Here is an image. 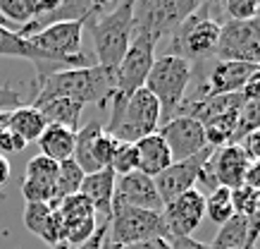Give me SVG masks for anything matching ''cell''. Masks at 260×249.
Listing matches in <instances>:
<instances>
[{
    "label": "cell",
    "instance_id": "cell-18",
    "mask_svg": "<svg viewBox=\"0 0 260 249\" xmlns=\"http://www.w3.org/2000/svg\"><path fill=\"white\" fill-rule=\"evenodd\" d=\"M115 182L117 175L110 168H103L98 173L84 177L79 194H84L91 206L95 209V216H103V223H108L112 216V199H115Z\"/></svg>",
    "mask_w": 260,
    "mask_h": 249
},
{
    "label": "cell",
    "instance_id": "cell-41",
    "mask_svg": "<svg viewBox=\"0 0 260 249\" xmlns=\"http://www.w3.org/2000/svg\"><path fill=\"white\" fill-rule=\"evenodd\" d=\"M246 187H251V189L260 192V161L248 165V173H246Z\"/></svg>",
    "mask_w": 260,
    "mask_h": 249
},
{
    "label": "cell",
    "instance_id": "cell-45",
    "mask_svg": "<svg viewBox=\"0 0 260 249\" xmlns=\"http://www.w3.org/2000/svg\"><path fill=\"white\" fill-rule=\"evenodd\" d=\"M253 249H258V247H253Z\"/></svg>",
    "mask_w": 260,
    "mask_h": 249
},
{
    "label": "cell",
    "instance_id": "cell-22",
    "mask_svg": "<svg viewBox=\"0 0 260 249\" xmlns=\"http://www.w3.org/2000/svg\"><path fill=\"white\" fill-rule=\"evenodd\" d=\"M101 134H103V122L98 120V118H93L91 122H86L81 129L74 132V153H72V161L84 170V175L95 173L91 151H93V142L101 137Z\"/></svg>",
    "mask_w": 260,
    "mask_h": 249
},
{
    "label": "cell",
    "instance_id": "cell-37",
    "mask_svg": "<svg viewBox=\"0 0 260 249\" xmlns=\"http://www.w3.org/2000/svg\"><path fill=\"white\" fill-rule=\"evenodd\" d=\"M105 237H108V223H98V230L91 235V240H86L79 247H70V249H103L105 247Z\"/></svg>",
    "mask_w": 260,
    "mask_h": 249
},
{
    "label": "cell",
    "instance_id": "cell-33",
    "mask_svg": "<svg viewBox=\"0 0 260 249\" xmlns=\"http://www.w3.org/2000/svg\"><path fill=\"white\" fill-rule=\"evenodd\" d=\"M258 199H260V192H255V189H251V187H239V189H234L232 192V201H234V213H239V216L244 218H251V213L255 211V206H258Z\"/></svg>",
    "mask_w": 260,
    "mask_h": 249
},
{
    "label": "cell",
    "instance_id": "cell-43",
    "mask_svg": "<svg viewBox=\"0 0 260 249\" xmlns=\"http://www.w3.org/2000/svg\"><path fill=\"white\" fill-rule=\"evenodd\" d=\"M5 122H8V113H0V132L5 129Z\"/></svg>",
    "mask_w": 260,
    "mask_h": 249
},
{
    "label": "cell",
    "instance_id": "cell-5",
    "mask_svg": "<svg viewBox=\"0 0 260 249\" xmlns=\"http://www.w3.org/2000/svg\"><path fill=\"white\" fill-rule=\"evenodd\" d=\"M155 237L170 240L162 213L129 209V206H112V216L108 220L105 249H122L129 244H136V242L155 240Z\"/></svg>",
    "mask_w": 260,
    "mask_h": 249
},
{
    "label": "cell",
    "instance_id": "cell-25",
    "mask_svg": "<svg viewBox=\"0 0 260 249\" xmlns=\"http://www.w3.org/2000/svg\"><path fill=\"white\" fill-rule=\"evenodd\" d=\"M84 177H86L84 175V170H81L74 161L60 163V170H57V182H55V206L62 199L72 197V194H79Z\"/></svg>",
    "mask_w": 260,
    "mask_h": 249
},
{
    "label": "cell",
    "instance_id": "cell-29",
    "mask_svg": "<svg viewBox=\"0 0 260 249\" xmlns=\"http://www.w3.org/2000/svg\"><path fill=\"white\" fill-rule=\"evenodd\" d=\"M57 170H60V163L50 161L46 156H34L31 161L26 163V170H24V180H34V182H46V185H55L57 182Z\"/></svg>",
    "mask_w": 260,
    "mask_h": 249
},
{
    "label": "cell",
    "instance_id": "cell-19",
    "mask_svg": "<svg viewBox=\"0 0 260 249\" xmlns=\"http://www.w3.org/2000/svg\"><path fill=\"white\" fill-rule=\"evenodd\" d=\"M134 149H136V170L143 173V175L158 177L162 170L172 165V153H170L165 139L160 137L158 132L139 139Z\"/></svg>",
    "mask_w": 260,
    "mask_h": 249
},
{
    "label": "cell",
    "instance_id": "cell-2",
    "mask_svg": "<svg viewBox=\"0 0 260 249\" xmlns=\"http://www.w3.org/2000/svg\"><path fill=\"white\" fill-rule=\"evenodd\" d=\"M132 12L134 3H98L95 12L84 22L93 39L95 65L112 72L117 70L132 43Z\"/></svg>",
    "mask_w": 260,
    "mask_h": 249
},
{
    "label": "cell",
    "instance_id": "cell-30",
    "mask_svg": "<svg viewBox=\"0 0 260 249\" xmlns=\"http://www.w3.org/2000/svg\"><path fill=\"white\" fill-rule=\"evenodd\" d=\"M110 170L115 175H129L136 170V149L134 144H124V142H117L115 146V153H112L110 161Z\"/></svg>",
    "mask_w": 260,
    "mask_h": 249
},
{
    "label": "cell",
    "instance_id": "cell-23",
    "mask_svg": "<svg viewBox=\"0 0 260 249\" xmlns=\"http://www.w3.org/2000/svg\"><path fill=\"white\" fill-rule=\"evenodd\" d=\"M39 110L43 115L46 125H60V127L77 132L84 105L79 101H72V98H55V101H48V103L39 105Z\"/></svg>",
    "mask_w": 260,
    "mask_h": 249
},
{
    "label": "cell",
    "instance_id": "cell-11",
    "mask_svg": "<svg viewBox=\"0 0 260 249\" xmlns=\"http://www.w3.org/2000/svg\"><path fill=\"white\" fill-rule=\"evenodd\" d=\"M158 134L165 139L167 149L172 153V163L189 161L208 146L203 125L186 115H177L172 120H167L165 125H160Z\"/></svg>",
    "mask_w": 260,
    "mask_h": 249
},
{
    "label": "cell",
    "instance_id": "cell-28",
    "mask_svg": "<svg viewBox=\"0 0 260 249\" xmlns=\"http://www.w3.org/2000/svg\"><path fill=\"white\" fill-rule=\"evenodd\" d=\"M0 15L15 26V32L36 17V0H0Z\"/></svg>",
    "mask_w": 260,
    "mask_h": 249
},
{
    "label": "cell",
    "instance_id": "cell-10",
    "mask_svg": "<svg viewBox=\"0 0 260 249\" xmlns=\"http://www.w3.org/2000/svg\"><path fill=\"white\" fill-rule=\"evenodd\" d=\"M213 146H205L201 153H196L189 161H179L172 163L167 170H162L158 177H153L155 182V189H158L160 199H162V206H167L170 201H174L177 197H181L184 192H189L198 185V175L203 170L205 161L213 156Z\"/></svg>",
    "mask_w": 260,
    "mask_h": 249
},
{
    "label": "cell",
    "instance_id": "cell-7",
    "mask_svg": "<svg viewBox=\"0 0 260 249\" xmlns=\"http://www.w3.org/2000/svg\"><path fill=\"white\" fill-rule=\"evenodd\" d=\"M220 41V22L213 19V5L201 3V8L179 26L174 34L170 56H179L184 60H205L215 56Z\"/></svg>",
    "mask_w": 260,
    "mask_h": 249
},
{
    "label": "cell",
    "instance_id": "cell-3",
    "mask_svg": "<svg viewBox=\"0 0 260 249\" xmlns=\"http://www.w3.org/2000/svg\"><path fill=\"white\" fill-rule=\"evenodd\" d=\"M198 8V0H139L132 12V36H143L158 46L162 39H174Z\"/></svg>",
    "mask_w": 260,
    "mask_h": 249
},
{
    "label": "cell",
    "instance_id": "cell-4",
    "mask_svg": "<svg viewBox=\"0 0 260 249\" xmlns=\"http://www.w3.org/2000/svg\"><path fill=\"white\" fill-rule=\"evenodd\" d=\"M193 79V65L179 56H160L153 60L148 77L143 89H148L160 103V115H162V125L172 120L179 105L186 101V89Z\"/></svg>",
    "mask_w": 260,
    "mask_h": 249
},
{
    "label": "cell",
    "instance_id": "cell-26",
    "mask_svg": "<svg viewBox=\"0 0 260 249\" xmlns=\"http://www.w3.org/2000/svg\"><path fill=\"white\" fill-rule=\"evenodd\" d=\"M205 216L213 223L222 225L224 220L234 216V201H232V189L227 187H215L213 192L205 197Z\"/></svg>",
    "mask_w": 260,
    "mask_h": 249
},
{
    "label": "cell",
    "instance_id": "cell-24",
    "mask_svg": "<svg viewBox=\"0 0 260 249\" xmlns=\"http://www.w3.org/2000/svg\"><path fill=\"white\" fill-rule=\"evenodd\" d=\"M246 242H248V220L234 213L220 225L210 249H246Z\"/></svg>",
    "mask_w": 260,
    "mask_h": 249
},
{
    "label": "cell",
    "instance_id": "cell-13",
    "mask_svg": "<svg viewBox=\"0 0 260 249\" xmlns=\"http://www.w3.org/2000/svg\"><path fill=\"white\" fill-rule=\"evenodd\" d=\"M167 235L172 237H191L201 220L205 218V194L201 189H189L162 209Z\"/></svg>",
    "mask_w": 260,
    "mask_h": 249
},
{
    "label": "cell",
    "instance_id": "cell-31",
    "mask_svg": "<svg viewBox=\"0 0 260 249\" xmlns=\"http://www.w3.org/2000/svg\"><path fill=\"white\" fill-rule=\"evenodd\" d=\"M220 8L227 12V19H234V22L260 17V0H227Z\"/></svg>",
    "mask_w": 260,
    "mask_h": 249
},
{
    "label": "cell",
    "instance_id": "cell-20",
    "mask_svg": "<svg viewBox=\"0 0 260 249\" xmlns=\"http://www.w3.org/2000/svg\"><path fill=\"white\" fill-rule=\"evenodd\" d=\"M41 156H46L55 163L72 161L74 153V132L60 125H46L43 134L39 137Z\"/></svg>",
    "mask_w": 260,
    "mask_h": 249
},
{
    "label": "cell",
    "instance_id": "cell-42",
    "mask_svg": "<svg viewBox=\"0 0 260 249\" xmlns=\"http://www.w3.org/2000/svg\"><path fill=\"white\" fill-rule=\"evenodd\" d=\"M10 173H12L10 161L5 158V156H0V189H3V187H5V182L10 180Z\"/></svg>",
    "mask_w": 260,
    "mask_h": 249
},
{
    "label": "cell",
    "instance_id": "cell-44",
    "mask_svg": "<svg viewBox=\"0 0 260 249\" xmlns=\"http://www.w3.org/2000/svg\"><path fill=\"white\" fill-rule=\"evenodd\" d=\"M50 249H70V244H67V242H60V244H55V247H50Z\"/></svg>",
    "mask_w": 260,
    "mask_h": 249
},
{
    "label": "cell",
    "instance_id": "cell-1",
    "mask_svg": "<svg viewBox=\"0 0 260 249\" xmlns=\"http://www.w3.org/2000/svg\"><path fill=\"white\" fill-rule=\"evenodd\" d=\"M115 94V72L105 70L101 65L81 67V70H64L46 77L43 81L34 84V108L55 101V98H72L81 105L95 103L101 108H108L110 96Z\"/></svg>",
    "mask_w": 260,
    "mask_h": 249
},
{
    "label": "cell",
    "instance_id": "cell-8",
    "mask_svg": "<svg viewBox=\"0 0 260 249\" xmlns=\"http://www.w3.org/2000/svg\"><path fill=\"white\" fill-rule=\"evenodd\" d=\"M217 60H237V63L260 65V17L234 22H220V41L215 50Z\"/></svg>",
    "mask_w": 260,
    "mask_h": 249
},
{
    "label": "cell",
    "instance_id": "cell-9",
    "mask_svg": "<svg viewBox=\"0 0 260 249\" xmlns=\"http://www.w3.org/2000/svg\"><path fill=\"white\" fill-rule=\"evenodd\" d=\"M153 60H155V46L143 36H132V43L115 70V94L112 96L126 101L134 91L143 89L146 77L153 67Z\"/></svg>",
    "mask_w": 260,
    "mask_h": 249
},
{
    "label": "cell",
    "instance_id": "cell-14",
    "mask_svg": "<svg viewBox=\"0 0 260 249\" xmlns=\"http://www.w3.org/2000/svg\"><path fill=\"white\" fill-rule=\"evenodd\" d=\"M260 70V65L237 63V60H215L208 70V77L201 84L198 96H222V94H241L246 81Z\"/></svg>",
    "mask_w": 260,
    "mask_h": 249
},
{
    "label": "cell",
    "instance_id": "cell-17",
    "mask_svg": "<svg viewBox=\"0 0 260 249\" xmlns=\"http://www.w3.org/2000/svg\"><path fill=\"white\" fill-rule=\"evenodd\" d=\"M24 225L29 233L41 237L50 247L64 242V228L60 220V213L50 204H26L24 206Z\"/></svg>",
    "mask_w": 260,
    "mask_h": 249
},
{
    "label": "cell",
    "instance_id": "cell-21",
    "mask_svg": "<svg viewBox=\"0 0 260 249\" xmlns=\"http://www.w3.org/2000/svg\"><path fill=\"white\" fill-rule=\"evenodd\" d=\"M5 127L12 129L15 134H19V137L29 144V142H39V137L43 134V129H46V120H43V115H41L39 108L22 105V108L8 113Z\"/></svg>",
    "mask_w": 260,
    "mask_h": 249
},
{
    "label": "cell",
    "instance_id": "cell-32",
    "mask_svg": "<svg viewBox=\"0 0 260 249\" xmlns=\"http://www.w3.org/2000/svg\"><path fill=\"white\" fill-rule=\"evenodd\" d=\"M115 146L117 142L103 132L101 137L93 142V151H91V158H93V165H95V173L103 168H110V161H112V153H115Z\"/></svg>",
    "mask_w": 260,
    "mask_h": 249
},
{
    "label": "cell",
    "instance_id": "cell-35",
    "mask_svg": "<svg viewBox=\"0 0 260 249\" xmlns=\"http://www.w3.org/2000/svg\"><path fill=\"white\" fill-rule=\"evenodd\" d=\"M24 105L22 91L12 87H0V113H12Z\"/></svg>",
    "mask_w": 260,
    "mask_h": 249
},
{
    "label": "cell",
    "instance_id": "cell-34",
    "mask_svg": "<svg viewBox=\"0 0 260 249\" xmlns=\"http://www.w3.org/2000/svg\"><path fill=\"white\" fill-rule=\"evenodd\" d=\"M26 149V142H24L19 134H15L12 129H3L0 132V156H5V153H22Z\"/></svg>",
    "mask_w": 260,
    "mask_h": 249
},
{
    "label": "cell",
    "instance_id": "cell-39",
    "mask_svg": "<svg viewBox=\"0 0 260 249\" xmlns=\"http://www.w3.org/2000/svg\"><path fill=\"white\" fill-rule=\"evenodd\" d=\"M170 249H210V244H203V242L193 240V237H172Z\"/></svg>",
    "mask_w": 260,
    "mask_h": 249
},
{
    "label": "cell",
    "instance_id": "cell-27",
    "mask_svg": "<svg viewBox=\"0 0 260 249\" xmlns=\"http://www.w3.org/2000/svg\"><path fill=\"white\" fill-rule=\"evenodd\" d=\"M0 56L5 58H22V60H39V53L26 39H22L17 32L0 26Z\"/></svg>",
    "mask_w": 260,
    "mask_h": 249
},
{
    "label": "cell",
    "instance_id": "cell-38",
    "mask_svg": "<svg viewBox=\"0 0 260 249\" xmlns=\"http://www.w3.org/2000/svg\"><path fill=\"white\" fill-rule=\"evenodd\" d=\"M241 96L246 101H260V70L246 81V87L241 89Z\"/></svg>",
    "mask_w": 260,
    "mask_h": 249
},
{
    "label": "cell",
    "instance_id": "cell-12",
    "mask_svg": "<svg viewBox=\"0 0 260 249\" xmlns=\"http://www.w3.org/2000/svg\"><path fill=\"white\" fill-rule=\"evenodd\" d=\"M64 228V242L70 247H79L98 230V216L91 201L84 194H72L55 206Z\"/></svg>",
    "mask_w": 260,
    "mask_h": 249
},
{
    "label": "cell",
    "instance_id": "cell-36",
    "mask_svg": "<svg viewBox=\"0 0 260 249\" xmlns=\"http://www.w3.org/2000/svg\"><path fill=\"white\" fill-rule=\"evenodd\" d=\"M239 146H241V151L246 153V158H248V161L258 163L260 161V129L248 132V134L239 142Z\"/></svg>",
    "mask_w": 260,
    "mask_h": 249
},
{
    "label": "cell",
    "instance_id": "cell-15",
    "mask_svg": "<svg viewBox=\"0 0 260 249\" xmlns=\"http://www.w3.org/2000/svg\"><path fill=\"white\" fill-rule=\"evenodd\" d=\"M112 206H129V209H143V211H155L162 213V199H160L153 177L143 175L139 170L122 175L115 182V199Z\"/></svg>",
    "mask_w": 260,
    "mask_h": 249
},
{
    "label": "cell",
    "instance_id": "cell-40",
    "mask_svg": "<svg viewBox=\"0 0 260 249\" xmlns=\"http://www.w3.org/2000/svg\"><path fill=\"white\" fill-rule=\"evenodd\" d=\"M105 249V247H103ZM122 249H170V240H162V237H155V240H146V242H136V244H129V247Z\"/></svg>",
    "mask_w": 260,
    "mask_h": 249
},
{
    "label": "cell",
    "instance_id": "cell-6",
    "mask_svg": "<svg viewBox=\"0 0 260 249\" xmlns=\"http://www.w3.org/2000/svg\"><path fill=\"white\" fill-rule=\"evenodd\" d=\"M162 125V115H160V103L148 89H139L126 98L124 108L119 113V118L112 125L103 127L105 134H110L115 142H124V144H136L139 139L155 134L158 127Z\"/></svg>",
    "mask_w": 260,
    "mask_h": 249
},
{
    "label": "cell",
    "instance_id": "cell-16",
    "mask_svg": "<svg viewBox=\"0 0 260 249\" xmlns=\"http://www.w3.org/2000/svg\"><path fill=\"white\" fill-rule=\"evenodd\" d=\"M251 161L246 158L239 144H229L222 149H215L213 156L208 158V168L213 173L217 187H227V189H239L246 185V173H248Z\"/></svg>",
    "mask_w": 260,
    "mask_h": 249
}]
</instances>
